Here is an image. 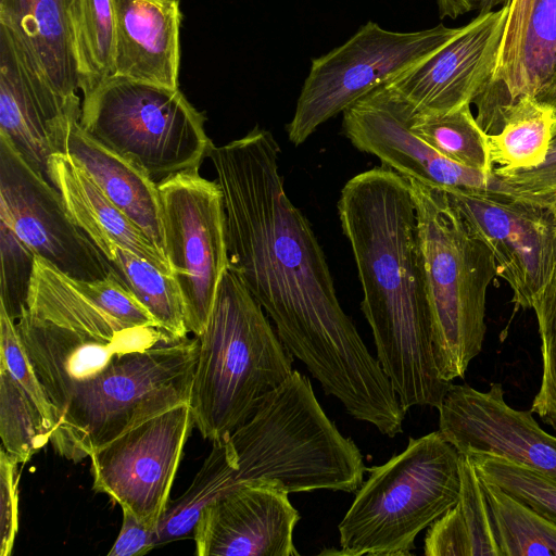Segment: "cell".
Here are the masks:
<instances>
[{"label": "cell", "instance_id": "obj_29", "mask_svg": "<svg viewBox=\"0 0 556 556\" xmlns=\"http://www.w3.org/2000/svg\"><path fill=\"white\" fill-rule=\"evenodd\" d=\"M482 488L502 556H556V525L500 486Z\"/></svg>", "mask_w": 556, "mask_h": 556}, {"label": "cell", "instance_id": "obj_36", "mask_svg": "<svg viewBox=\"0 0 556 556\" xmlns=\"http://www.w3.org/2000/svg\"><path fill=\"white\" fill-rule=\"evenodd\" d=\"M489 189L551 206L556 200V119L545 159L540 164L528 168L493 167Z\"/></svg>", "mask_w": 556, "mask_h": 556}, {"label": "cell", "instance_id": "obj_24", "mask_svg": "<svg viewBox=\"0 0 556 556\" xmlns=\"http://www.w3.org/2000/svg\"><path fill=\"white\" fill-rule=\"evenodd\" d=\"M425 554L502 556L482 480L466 455L460 454L458 501L429 527Z\"/></svg>", "mask_w": 556, "mask_h": 556}, {"label": "cell", "instance_id": "obj_33", "mask_svg": "<svg viewBox=\"0 0 556 556\" xmlns=\"http://www.w3.org/2000/svg\"><path fill=\"white\" fill-rule=\"evenodd\" d=\"M466 456L482 480L500 486L556 525V479L496 455Z\"/></svg>", "mask_w": 556, "mask_h": 556}, {"label": "cell", "instance_id": "obj_18", "mask_svg": "<svg viewBox=\"0 0 556 556\" xmlns=\"http://www.w3.org/2000/svg\"><path fill=\"white\" fill-rule=\"evenodd\" d=\"M410 109L384 84L343 112L342 130L359 151L406 179L442 189H489L491 175L441 154L409 126Z\"/></svg>", "mask_w": 556, "mask_h": 556}, {"label": "cell", "instance_id": "obj_32", "mask_svg": "<svg viewBox=\"0 0 556 556\" xmlns=\"http://www.w3.org/2000/svg\"><path fill=\"white\" fill-rule=\"evenodd\" d=\"M0 437L2 447L18 463L28 462L51 439L34 402L1 366Z\"/></svg>", "mask_w": 556, "mask_h": 556}, {"label": "cell", "instance_id": "obj_38", "mask_svg": "<svg viewBox=\"0 0 556 556\" xmlns=\"http://www.w3.org/2000/svg\"><path fill=\"white\" fill-rule=\"evenodd\" d=\"M74 281L88 298L115 318L141 327H160L112 266L102 279Z\"/></svg>", "mask_w": 556, "mask_h": 556}, {"label": "cell", "instance_id": "obj_16", "mask_svg": "<svg viewBox=\"0 0 556 556\" xmlns=\"http://www.w3.org/2000/svg\"><path fill=\"white\" fill-rule=\"evenodd\" d=\"M508 14V5L478 14L435 54L384 85L416 115L473 103L494 77Z\"/></svg>", "mask_w": 556, "mask_h": 556}, {"label": "cell", "instance_id": "obj_39", "mask_svg": "<svg viewBox=\"0 0 556 556\" xmlns=\"http://www.w3.org/2000/svg\"><path fill=\"white\" fill-rule=\"evenodd\" d=\"M533 0H513L491 87L505 99L515 81Z\"/></svg>", "mask_w": 556, "mask_h": 556}, {"label": "cell", "instance_id": "obj_25", "mask_svg": "<svg viewBox=\"0 0 556 556\" xmlns=\"http://www.w3.org/2000/svg\"><path fill=\"white\" fill-rule=\"evenodd\" d=\"M554 113L529 98H520L501 109L484 128L490 160L498 169L528 168L546 155Z\"/></svg>", "mask_w": 556, "mask_h": 556}, {"label": "cell", "instance_id": "obj_2", "mask_svg": "<svg viewBox=\"0 0 556 556\" xmlns=\"http://www.w3.org/2000/svg\"><path fill=\"white\" fill-rule=\"evenodd\" d=\"M338 215L363 290L377 359L402 407L439 408L452 382L433 353L431 313L408 180L386 167L349 179Z\"/></svg>", "mask_w": 556, "mask_h": 556}, {"label": "cell", "instance_id": "obj_31", "mask_svg": "<svg viewBox=\"0 0 556 556\" xmlns=\"http://www.w3.org/2000/svg\"><path fill=\"white\" fill-rule=\"evenodd\" d=\"M231 489L223 441L217 440L190 486L167 505L156 528V547L188 536L203 509Z\"/></svg>", "mask_w": 556, "mask_h": 556}, {"label": "cell", "instance_id": "obj_23", "mask_svg": "<svg viewBox=\"0 0 556 556\" xmlns=\"http://www.w3.org/2000/svg\"><path fill=\"white\" fill-rule=\"evenodd\" d=\"M75 0H0V23L28 45L54 89L64 97L77 94L70 14Z\"/></svg>", "mask_w": 556, "mask_h": 556}, {"label": "cell", "instance_id": "obj_27", "mask_svg": "<svg viewBox=\"0 0 556 556\" xmlns=\"http://www.w3.org/2000/svg\"><path fill=\"white\" fill-rule=\"evenodd\" d=\"M71 36L83 94L113 75L115 16L112 0H75Z\"/></svg>", "mask_w": 556, "mask_h": 556}, {"label": "cell", "instance_id": "obj_6", "mask_svg": "<svg viewBox=\"0 0 556 556\" xmlns=\"http://www.w3.org/2000/svg\"><path fill=\"white\" fill-rule=\"evenodd\" d=\"M417 214L433 353L442 379L463 378L482 350L497 266L485 240L439 187L407 179Z\"/></svg>", "mask_w": 556, "mask_h": 556}, {"label": "cell", "instance_id": "obj_11", "mask_svg": "<svg viewBox=\"0 0 556 556\" xmlns=\"http://www.w3.org/2000/svg\"><path fill=\"white\" fill-rule=\"evenodd\" d=\"M157 189L164 254L182 298L187 330L199 337L229 268L223 193L199 168L172 175Z\"/></svg>", "mask_w": 556, "mask_h": 556}, {"label": "cell", "instance_id": "obj_3", "mask_svg": "<svg viewBox=\"0 0 556 556\" xmlns=\"http://www.w3.org/2000/svg\"><path fill=\"white\" fill-rule=\"evenodd\" d=\"M232 488L260 484L289 493L356 492L367 468L298 370L261 403L255 414L222 439Z\"/></svg>", "mask_w": 556, "mask_h": 556}, {"label": "cell", "instance_id": "obj_12", "mask_svg": "<svg viewBox=\"0 0 556 556\" xmlns=\"http://www.w3.org/2000/svg\"><path fill=\"white\" fill-rule=\"evenodd\" d=\"M193 426L190 401L135 422L90 454L93 490L157 526Z\"/></svg>", "mask_w": 556, "mask_h": 556}, {"label": "cell", "instance_id": "obj_20", "mask_svg": "<svg viewBox=\"0 0 556 556\" xmlns=\"http://www.w3.org/2000/svg\"><path fill=\"white\" fill-rule=\"evenodd\" d=\"M115 16L113 75L178 88L179 0H112Z\"/></svg>", "mask_w": 556, "mask_h": 556}, {"label": "cell", "instance_id": "obj_7", "mask_svg": "<svg viewBox=\"0 0 556 556\" xmlns=\"http://www.w3.org/2000/svg\"><path fill=\"white\" fill-rule=\"evenodd\" d=\"M339 523L340 552L410 555L419 532L453 507L460 492V454L438 430L369 469Z\"/></svg>", "mask_w": 556, "mask_h": 556}, {"label": "cell", "instance_id": "obj_26", "mask_svg": "<svg viewBox=\"0 0 556 556\" xmlns=\"http://www.w3.org/2000/svg\"><path fill=\"white\" fill-rule=\"evenodd\" d=\"M520 98L551 110L556 118V0H533L515 81L494 112Z\"/></svg>", "mask_w": 556, "mask_h": 556}, {"label": "cell", "instance_id": "obj_19", "mask_svg": "<svg viewBox=\"0 0 556 556\" xmlns=\"http://www.w3.org/2000/svg\"><path fill=\"white\" fill-rule=\"evenodd\" d=\"M299 511L288 493L240 484L207 505L193 536L199 556H296L293 530Z\"/></svg>", "mask_w": 556, "mask_h": 556}, {"label": "cell", "instance_id": "obj_41", "mask_svg": "<svg viewBox=\"0 0 556 556\" xmlns=\"http://www.w3.org/2000/svg\"><path fill=\"white\" fill-rule=\"evenodd\" d=\"M123 521L109 556H142L156 547V525L122 509Z\"/></svg>", "mask_w": 556, "mask_h": 556}, {"label": "cell", "instance_id": "obj_17", "mask_svg": "<svg viewBox=\"0 0 556 556\" xmlns=\"http://www.w3.org/2000/svg\"><path fill=\"white\" fill-rule=\"evenodd\" d=\"M438 410L439 431L459 454L496 455L556 479V435L530 409L509 406L502 383L486 391L451 383Z\"/></svg>", "mask_w": 556, "mask_h": 556}, {"label": "cell", "instance_id": "obj_42", "mask_svg": "<svg viewBox=\"0 0 556 556\" xmlns=\"http://www.w3.org/2000/svg\"><path fill=\"white\" fill-rule=\"evenodd\" d=\"M513 0H480L478 9L479 14L496 10L502 7H510Z\"/></svg>", "mask_w": 556, "mask_h": 556}, {"label": "cell", "instance_id": "obj_15", "mask_svg": "<svg viewBox=\"0 0 556 556\" xmlns=\"http://www.w3.org/2000/svg\"><path fill=\"white\" fill-rule=\"evenodd\" d=\"M80 114V98L60 94L28 45L0 23V136L48 182L49 161Z\"/></svg>", "mask_w": 556, "mask_h": 556}, {"label": "cell", "instance_id": "obj_10", "mask_svg": "<svg viewBox=\"0 0 556 556\" xmlns=\"http://www.w3.org/2000/svg\"><path fill=\"white\" fill-rule=\"evenodd\" d=\"M460 29L440 24L401 33L367 22L343 45L312 60L286 127L289 140L294 146L304 143L320 125L369 91L435 54Z\"/></svg>", "mask_w": 556, "mask_h": 556}, {"label": "cell", "instance_id": "obj_37", "mask_svg": "<svg viewBox=\"0 0 556 556\" xmlns=\"http://www.w3.org/2000/svg\"><path fill=\"white\" fill-rule=\"evenodd\" d=\"M0 366L4 367L38 408L52 434L53 408L20 339L15 321L0 307Z\"/></svg>", "mask_w": 556, "mask_h": 556}, {"label": "cell", "instance_id": "obj_30", "mask_svg": "<svg viewBox=\"0 0 556 556\" xmlns=\"http://www.w3.org/2000/svg\"><path fill=\"white\" fill-rule=\"evenodd\" d=\"M409 126L444 156L491 175L488 136L473 117L470 104L434 115H416L410 111Z\"/></svg>", "mask_w": 556, "mask_h": 556}, {"label": "cell", "instance_id": "obj_21", "mask_svg": "<svg viewBox=\"0 0 556 556\" xmlns=\"http://www.w3.org/2000/svg\"><path fill=\"white\" fill-rule=\"evenodd\" d=\"M49 176L74 223L103 255L112 247L118 245L151 262L165 274L173 275L164 253L67 154L51 156Z\"/></svg>", "mask_w": 556, "mask_h": 556}, {"label": "cell", "instance_id": "obj_40", "mask_svg": "<svg viewBox=\"0 0 556 556\" xmlns=\"http://www.w3.org/2000/svg\"><path fill=\"white\" fill-rule=\"evenodd\" d=\"M17 459L3 447L0 451V555L12 553L18 529Z\"/></svg>", "mask_w": 556, "mask_h": 556}, {"label": "cell", "instance_id": "obj_13", "mask_svg": "<svg viewBox=\"0 0 556 556\" xmlns=\"http://www.w3.org/2000/svg\"><path fill=\"white\" fill-rule=\"evenodd\" d=\"M0 220L72 279L104 278L111 265L70 216L60 192L0 136Z\"/></svg>", "mask_w": 556, "mask_h": 556}, {"label": "cell", "instance_id": "obj_34", "mask_svg": "<svg viewBox=\"0 0 556 556\" xmlns=\"http://www.w3.org/2000/svg\"><path fill=\"white\" fill-rule=\"evenodd\" d=\"M532 309L541 338L542 379L530 410L556 431V267Z\"/></svg>", "mask_w": 556, "mask_h": 556}, {"label": "cell", "instance_id": "obj_35", "mask_svg": "<svg viewBox=\"0 0 556 556\" xmlns=\"http://www.w3.org/2000/svg\"><path fill=\"white\" fill-rule=\"evenodd\" d=\"M35 253L0 220V307L16 321L27 303Z\"/></svg>", "mask_w": 556, "mask_h": 556}, {"label": "cell", "instance_id": "obj_9", "mask_svg": "<svg viewBox=\"0 0 556 556\" xmlns=\"http://www.w3.org/2000/svg\"><path fill=\"white\" fill-rule=\"evenodd\" d=\"M205 119L178 88L112 75L83 94L79 124L159 182L207 157Z\"/></svg>", "mask_w": 556, "mask_h": 556}, {"label": "cell", "instance_id": "obj_43", "mask_svg": "<svg viewBox=\"0 0 556 556\" xmlns=\"http://www.w3.org/2000/svg\"><path fill=\"white\" fill-rule=\"evenodd\" d=\"M551 207L555 211L556 213V200L551 204Z\"/></svg>", "mask_w": 556, "mask_h": 556}, {"label": "cell", "instance_id": "obj_4", "mask_svg": "<svg viewBox=\"0 0 556 556\" xmlns=\"http://www.w3.org/2000/svg\"><path fill=\"white\" fill-rule=\"evenodd\" d=\"M15 326L52 405L54 428L78 387L127 353L179 340L160 327L115 318L37 255L27 303Z\"/></svg>", "mask_w": 556, "mask_h": 556}, {"label": "cell", "instance_id": "obj_22", "mask_svg": "<svg viewBox=\"0 0 556 556\" xmlns=\"http://www.w3.org/2000/svg\"><path fill=\"white\" fill-rule=\"evenodd\" d=\"M61 153L67 154L79 165L104 194L164 253L157 182L86 132L79 118H73L68 123Z\"/></svg>", "mask_w": 556, "mask_h": 556}, {"label": "cell", "instance_id": "obj_14", "mask_svg": "<svg viewBox=\"0 0 556 556\" xmlns=\"http://www.w3.org/2000/svg\"><path fill=\"white\" fill-rule=\"evenodd\" d=\"M444 190L489 244L514 303L532 308L556 267L555 211L491 189Z\"/></svg>", "mask_w": 556, "mask_h": 556}, {"label": "cell", "instance_id": "obj_1", "mask_svg": "<svg viewBox=\"0 0 556 556\" xmlns=\"http://www.w3.org/2000/svg\"><path fill=\"white\" fill-rule=\"evenodd\" d=\"M279 154L271 132L258 126L208 152L223 193L229 268L325 393L394 438L406 410L339 302L312 225L286 192Z\"/></svg>", "mask_w": 556, "mask_h": 556}, {"label": "cell", "instance_id": "obj_8", "mask_svg": "<svg viewBox=\"0 0 556 556\" xmlns=\"http://www.w3.org/2000/svg\"><path fill=\"white\" fill-rule=\"evenodd\" d=\"M199 339L174 340L130 352L73 394L50 442L72 462L135 422L190 401Z\"/></svg>", "mask_w": 556, "mask_h": 556}, {"label": "cell", "instance_id": "obj_5", "mask_svg": "<svg viewBox=\"0 0 556 556\" xmlns=\"http://www.w3.org/2000/svg\"><path fill=\"white\" fill-rule=\"evenodd\" d=\"M198 339L190 405L194 426L214 442L245 424L292 375L293 355L230 268Z\"/></svg>", "mask_w": 556, "mask_h": 556}, {"label": "cell", "instance_id": "obj_28", "mask_svg": "<svg viewBox=\"0 0 556 556\" xmlns=\"http://www.w3.org/2000/svg\"><path fill=\"white\" fill-rule=\"evenodd\" d=\"M104 257L163 330L176 339L187 338L182 298L173 275L118 245Z\"/></svg>", "mask_w": 556, "mask_h": 556}]
</instances>
